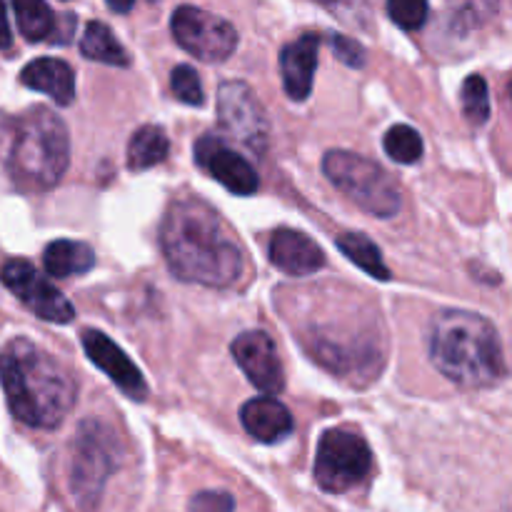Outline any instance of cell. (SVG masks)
I'll list each match as a JSON object with an SVG mask.
<instances>
[{"label": "cell", "mask_w": 512, "mask_h": 512, "mask_svg": "<svg viewBox=\"0 0 512 512\" xmlns=\"http://www.w3.org/2000/svg\"><path fill=\"white\" fill-rule=\"evenodd\" d=\"M160 248L183 283L228 288L243 275V253L218 213L198 198L178 200L160 225Z\"/></svg>", "instance_id": "cell-1"}, {"label": "cell", "mask_w": 512, "mask_h": 512, "mask_svg": "<svg viewBox=\"0 0 512 512\" xmlns=\"http://www.w3.org/2000/svg\"><path fill=\"white\" fill-rule=\"evenodd\" d=\"M0 385L15 420L35 430H53L75 405V380L50 353L25 338L0 350Z\"/></svg>", "instance_id": "cell-2"}, {"label": "cell", "mask_w": 512, "mask_h": 512, "mask_svg": "<svg viewBox=\"0 0 512 512\" xmlns=\"http://www.w3.org/2000/svg\"><path fill=\"white\" fill-rule=\"evenodd\" d=\"M428 353L438 373L465 390L493 388L508 373L498 330L470 310L448 308L433 315Z\"/></svg>", "instance_id": "cell-3"}, {"label": "cell", "mask_w": 512, "mask_h": 512, "mask_svg": "<svg viewBox=\"0 0 512 512\" xmlns=\"http://www.w3.org/2000/svg\"><path fill=\"white\" fill-rule=\"evenodd\" d=\"M70 160L68 128L53 110H25L13 130L8 170L23 190H48L63 178Z\"/></svg>", "instance_id": "cell-4"}, {"label": "cell", "mask_w": 512, "mask_h": 512, "mask_svg": "<svg viewBox=\"0 0 512 512\" xmlns=\"http://www.w3.org/2000/svg\"><path fill=\"white\" fill-rule=\"evenodd\" d=\"M323 173L345 198L375 218H395L403 208L398 185L383 165L350 150H330L323 158Z\"/></svg>", "instance_id": "cell-5"}, {"label": "cell", "mask_w": 512, "mask_h": 512, "mask_svg": "<svg viewBox=\"0 0 512 512\" xmlns=\"http://www.w3.org/2000/svg\"><path fill=\"white\" fill-rule=\"evenodd\" d=\"M118 438L100 420H85L75 433L73 460H70V493L83 510L98 505L105 483L120 465Z\"/></svg>", "instance_id": "cell-6"}, {"label": "cell", "mask_w": 512, "mask_h": 512, "mask_svg": "<svg viewBox=\"0 0 512 512\" xmlns=\"http://www.w3.org/2000/svg\"><path fill=\"white\" fill-rule=\"evenodd\" d=\"M373 453L358 433L345 428L325 430L315 453V480L325 493H348L368 478Z\"/></svg>", "instance_id": "cell-7"}, {"label": "cell", "mask_w": 512, "mask_h": 512, "mask_svg": "<svg viewBox=\"0 0 512 512\" xmlns=\"http://www.w3.org/2000/svg\"><path fill=\"white\" fill-rule=\"evenodd\" d=\"M170 30L180 48L203 63H223L238 48V30L220 15L195 5H180L170 15Z\"/></svg>", "instance_id": "cell-8"}, {"label": "cell", "mask_w": 512, "mask_h": 512, "mask_svg": "<svg viewBox=\"0 0 512 512\" xmlns=\"http://www.w3.org/2000/svg\"><path fill=\"white\" fill-rule=\"evenodd\" d=\"M0 280L30 313H35L45 323L65 325L75 318L70 300L28 260H8L0 270Z\"/></svg>", "instance_id": "cell-9"}, {"label": "cell", "mask_w": 512, "mask_h": 512, "mask_svg": "<svg viewBox=\"0 0 512 512\" xmlns=\"http://www.w3.org/2000/svg\"><path fill=\"white\" fill-rule=\"evenodd\" d=\"M218 118L220 125L245 148L263 153L270 125L263 105L243 80H225L218 88Z\"/></svg>", "instance_id": "cell-10"}, {"label": "cell", "mask_w": 512, "mask_h": 512, "mask_svg": "<svg viewBox=\"0 0 512 512\" xmlns=\"http://www.w3.org/2000/svg\"><path fill=\"white\" fill-rule=\"evenodd\" d=\"M235 363L245 378L263 393H280L285 388V373L273 338L263 330H245L230 345Z\"/></svg>", "instance_id": "cell-11"}, {"label": "cell", "mask_w": 512, "mask_h": 512, "mask_svg": "<svg viewBox=\"0 0 512 512\" xmlns=\"http://www.w3.org/2000/svg\"><path fill=\"white\" fill-rule=\"evenodd\" d=\"M195 160L205 173L213 175L223 188H228L235 195H253L258 193V173L253 165L235 153L233 148L223 143V140L213 138V135H203L195 143Z\"/></svg>", "instance_id": "cell-12"}, {"label": "cell", "mask_w": 512, "mask_h": 512, "mask_svg": "<svg viewBox=\"0 0 512 512\" xmlns=\"http://www.w3.org/2000/svg\"><path fill=\"white\" fill-rule=\"evenodd\" d=\"M83 340V350L90 358V363L98 370H103L115 385H118L120 393H125L133 400H145L148 398V383H145L143 373L133 365V360L113 343L105 333L100 330H83L80 335Z\"/></svg>", "instance_id": "cell-13"}, {"label": "cell", "mask_w": 512, "mask_h": 512, "mask_svg": "<svg viewBox=\"0 0 512 512\" xmlns=\"http://www.w3.org/2000/svg\"><path fill=\"white\" fill-rule=\"evenodd\" d=\"M268 258L280 273L293 275V278L318 273L325 265V253L320 245L293 228H278L270 235Z\"/></svg>", "instance_id": "cell-14"}, {"label": "cell", "mask_w": 512, "mask_h": 512, "mask_svg": "<svg viewBox=\"0 0 512 512\" xmlns=\"http://www.w3.org/2000/svg\"><path fill=\"white\" fill-rule=\"evenodd\" d=\"M320 35L308 33L295 43H288L280 50V75H283V90L290 100L303 103L313 90L315 70H318Z\"/></svg>", "instance_id": "cell-15"}, {"label": "cell", "mask_w": 512, "mask_h": 512, "mask_svg": "<svg viewBox=\"0 0 512 512\" xmlns=\"http://www.w3.org/2000/svg\"><path fill=\"white\" fill-rule=\"evenodd\" d=\"M240 423L245 433L258 443H280L295 428L290 410L275 398H253L240 408Z\"/></svg>", "instance_id": "cell-16"}, {"label": "cell", "mask_w": 512, "mask_h": 512, "mask_svg": "<svg viewBox=\"0 0 512 512\" xmlns=\"http://www.w3.org/2000/svg\"><path fill=\"white\" fill-rule=\"evenodd\" d=\"M20 83L25 88L50 95L58 105H70L75 98L73 68L58 58H35L20 70Z\"/></svg>", "instance_id": "cell-17"}, {"label": "cell", "mask_w": 512, "mask_h": 512, "mask_svg": "<svg viewBox=\"0 0 512 512\" xmlns=\"http://www.w3.org/2000/svg\"><path fill=\"white\" fill-rule=\"evenodd\" d=\"M95 265V253L90 245L78 240H53L43 253L45 273L53 278H70V275L88 273Z\"/></svg>", "instance_id": "cell-18"}, {"label": "cell", "mask_w": 512, "mask_h": 512, "mask_svg": "<svg viewBox=\"0 0 512 512\" xmlns=\"http://www.w3.org/2000/svg\"><path fill=\"white\" fill-rule=\"evenodd\" d=\"M170 153V140L160 125H143L133 133L128 143V168L140 173V170L155 168L163 163Z\"/></svg>", "instance_id": "cell-19"}, {"label": "cell", "mask_w": 512, "mask_h": 512, "mask_svg": "<svg viewBox=\"0 0 512 512\" xmlns=\"http://www.w3.org/2000/svg\"><path fill=\"white\" fill-rule=\"evenodd\" d=\"M80 53L88 60H95V63L103 65H115V68H128L130 65L128 50L118 43L113 30L105 23H100V20H90L88 23L83 40H80Z\"/></svg>", "instance_id": "cell-20"}, {"label": "cell", "mask_w": 512, "mask_h": 512, "mask_svg": "<svg viewBox=\"0 0 512 512\" xmlns=\"http://www.w3.org/2000/svg\"><path fill=\"white\" fill-rule=\"evenodd\" d=\"M338 248L340 253L345 255L348 260H353L363 273H368L370 278L380 280V283H388L393 278V273L385 265L383 253H380L378 245L363 233H343L338 238Z\"/></svg>", "instance_id": "cell-21"}, {"label": "cell", "mask_w": 512, "mask_h": 512, "mask_svg": "<svg viewBox=\"0 0 512 512\" xmlns=\"http://www.w3.org/2000/svg\"><path fill=\"white\" fill-rule=\"evenodd\" d=\"M13 13L18 18V28L23 33V38L28 43H43L50 40L55 25V13L48 3H38V0H30V3H13Z\"/></svg>", "instance_id": "cell-22"}, {"label": "cell", "mask_w": 512, "mask_h": 512, "mask_svg": "<svg viewBox=\"0 0 512 512\" xmlns=\"http://www.w3.org/2000/svg\"><path fill=\"white\" fill-rule=\"evenodd\" d=\"M383 150L390 160H395V163L413 165L423 158L425 145H423V138H420L418 130L410 128V125L400 123V125H393V128L385 133Z\"/></svg>", "instance_id": "cell-23"}, {"label": "cell", "mask_w": 512, "mask_h": 512, "mask_svg": "<svg viewBox=\"0 0 512 512\" xmlns=\"http://www.w3.org/2000/svg\"><path fill=\"white\" fill-rule=\"evenodd\" d=\"M463 113L470 125H485L490 118V93L483 75H468L463 83Z\"/></svg>", "instance_id": "cell-24"}, {"label": "cell", "mask_w": 512, "mask_h": 512, "mask_svg": "<svg viewBox=\"0 0 512 512\" xmlns=\"http://www.w3.org/2000/svg\"><path fill=\"white\" fill-rule=\"evenodd\" d=\"M170 90L185 105H203L205 100L203 83H200V75L195 73L193 65H175L173 73H170Z\"/></svg>", "instance_id": "cell-25"}, {"label": "cell", "mask_w": 512, "mask_h": 512, "mask_svg": "<svg viewBox=\"0 0 512 512\" xmlns=\"http://www.w3.org/2000/svg\"><path fill=\"white\" fill-rule=\"evenodd\" d=\"M385 10H388L390 20L403 30L423 28L430 13L428 3H423V0H398V3H388Z\"/></svg>", "instance_id": "cell-26"}, {"label": "cell", "mask_w": 512, "mask_h": 512, "mask_svg": "<svg viewBox=\"0 0 512 512\" xmlns=\"http://www.w3.org/2000/svg\"><path fill=\"white\" fill-rule=\"evenodd\" d=\"M328 43H330V50H333L335 58H338L340 63L350 65V68H363L365 60H368V50H365L358 40L348 38V35L333 33L330 35Z\"/></svg>", "instance_id": "cell-27"}, {"label": "cell", "mask_w": 512, "mask_h": 512, "mask_svg": "<svg viewBox=\"0 0 512 512\" xmlns=\"http://www.w3.org/2000/svg\"><path fill=\"white\" fill-rule=\"evenodd\" d=\"M190 512H235V498L225 490H203L190 500Z\"/></svg>", "instance_id": "cell-28"}, {"label": "cell", "mask_w": 512, "mask_h": 512, "mask_svg": "<svg viewBox=\"0 0 512 512\" xmlns=\"http://www.w3.org/2000/svg\"><path fill=\"white\" fill-rule=\"evenodd\" d=\"M75 15L73 13H60L55 15V25H53V33H50V40L48 43H55V45H65L73 40V33H75Z\"/></svg>", "instance_id": "cell-29"}, {"label": "cell", "mask_w": 512, "mask_h": 512, "mask_svg": "<svg viewBox=\"0 0 512 512\" xmlns=\"http://www.w3.org/2000/svg\"><path fill=\"white\" fill-rule=\"evenodd\" d=\"M13 43V30H10V20H8V8L0 3V50L10 48Z\"/></svg>", "instance_id": "cell-30"}, {"label": "cell", "mask_w": 512, "mask_h": 512, "mask_svg": "<svg viewBox=\"0 0 512 512\" xmlns=\"http://www.w3.org/2000/svg\"><path fill=\"white\" fill-rule=\"evenodd\" d=\"M108 8L115 13H128V10H133V3H108Z\"/></svg>", "instance_id": "cell-31"}]
</instances>
